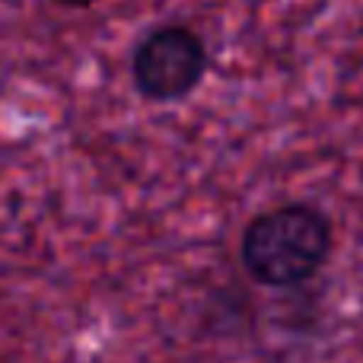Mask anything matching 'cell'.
<instances>
[{
  "instance_id": "7a4b0ae2",
  "label": "cell",
  "mask_w": 363,
  "mask_h": 363,
  "mask_svg": "<svg viewBox=\"0 0 363 363\" xmlns=\"http://www.w3.org/2000/svg\"><path fill=\"white\" fill-rule=\"evenodd\" d=\"M128 74L134 93L153 106L185 102L211 74L207 38L191 23L166 19L138 38L128 61Z\"/></svg>"
},
{
  "instance_id": "6da1fadb",
  "label": "cell",
  "mask_w": 363,
  "mask_h": 363,
  "mask_svg": "<svg viewBox=\"0 0 363 363\" xmlns=\"http://www.w3.org/2000/svg\"><path fill=\"white\" fill-rule=\"evenodd\" d=\"M335 255V220L313 201H284L249 217L236 258L245 277L264 290H300Z\"/></svg>"
},
{
  "instance_id": "3957f363",
  "label": "cell",
  "mask_w": 363,
  "mask_h": 363,
  "mask_svg": "<svg viewBox=\"0 0 363 363\" xmlns=\"http://www.w3.org/2000/svg\"><path fill=\"white\" fill-rule=\"evenodd\" d=\"M55 6H61V10H89V6H96L99 0H51Z\"/></svg>"
}]
</instances>
